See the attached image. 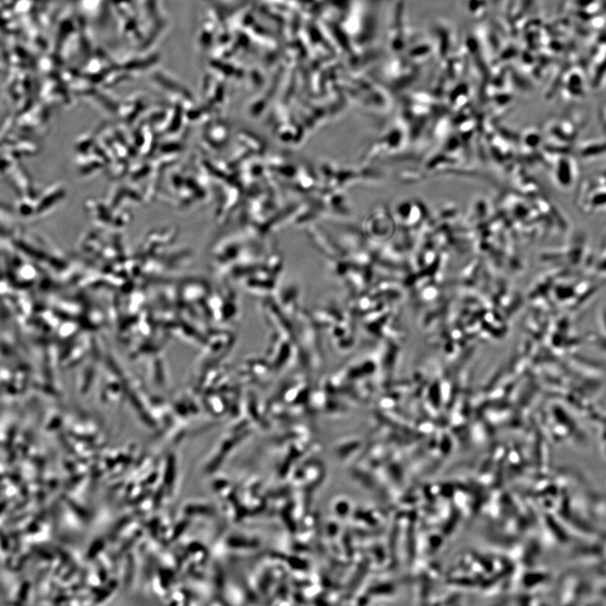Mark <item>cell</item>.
<instances>
[{
  "mask_svg": "<svg viewBox=\"0 0 606 606\" xmlns=\"http://www.w3.org/2000/svg\"><path fill=\"white\" fill-rule=\"evenodd\" d=\"M577 165L570 155H563L557 161L555 169L557 183L561 187L571 188L577 180Z\"/></svg>",
  "mask_w": 606,
  "mask_h": 606,
  "instance_id": "6da1fadb",
  "label": "cell"
},
{
  "mask_svg": "<svg viewBox=\"0 0 606 606\" xmlns=\"http://www.w3.org/2000/svg\"><path fill=\"white\" fill-rule=\"evenodd\" d=\"M606 154V139L590 140L581 144L579 155L583 159H594Z\"/></svg>",
  "mask_w": 606,
  "mask_h": 606,
  "instance_id": "7a4b0ae2",
  "label": "cell"
}]
</instances>
